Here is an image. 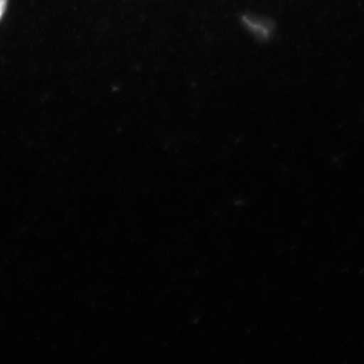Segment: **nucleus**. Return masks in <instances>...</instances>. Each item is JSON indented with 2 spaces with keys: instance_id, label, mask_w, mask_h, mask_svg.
Returning <instances> with one entry per match:
<instances>
[{
  "instance_id": "nucleus-1",
  "label": "nucleus",
  "mask_w": 364,
  "mask_h": 364,
  "mask_svg": "<svg viewBox=\"0 0 364 364\" xmlns=\"http://www.w3.org/2000/svg\"><path fill=\"white\" fill-rule=\"evenodd\" d=\"M235 37L250 39L252 43L269 45L277 42L285 31L279 14L263 4H243L231 18Z\"/></svg>"
},
{
  "instance_id": "nucleus-2",
  "label": "nucleus",
  "mask_w": 364,
  "mask_h": 364,
  "mask_svg": "<svg viewBox=\"0 0 364 364\" xmlns=\"http://www.w3.org/2000/svg\"><path fill=\"white\" fill-rule=\"evenodd\" d=\"M6 6H7V0H0V18L3 16V14L6 11Z\"/></svg>"
}]
</instances>
